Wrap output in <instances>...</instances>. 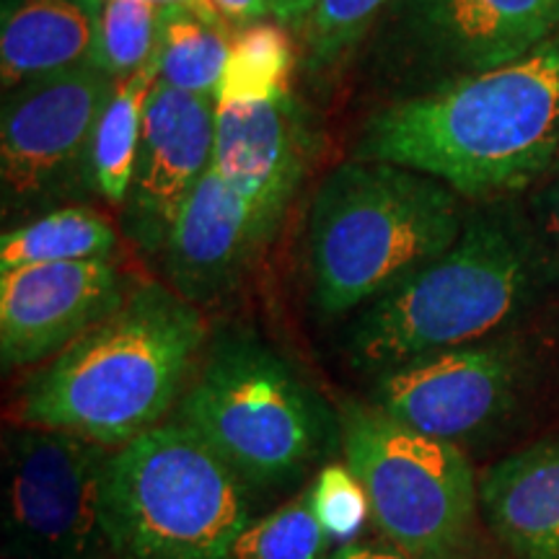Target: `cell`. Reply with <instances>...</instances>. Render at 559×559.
<instances>
[{"label": "cell", "mask_w": 559, "mask_h": 559, "mask_svg": "<svg viewBox=\"0 0 559 559\" xmlns=\"http://www.w3.org/2000/svg\"><path fill=\"white\" fill-rule=\"evenodd\" d=\"M557 156L559 29L519 60L379 109L355 145V158L423 171L464 200L526 190Z\"/></svg>", "instance_id": "obj_1"}, {"label": "cell", "mask_w": 559, "mask_h": 559, "mask_svg": "<svg viewBox=\"0 0 559 559\" xmlns=\"http://www.w3.org/2000/svg\"><path fill=\"white\" fill-rule=\"evenodd\" d=\"M205 340L200 306L160 283L138 285L29 376L13 419L122 449L177 409Z\"/></svg>", "instance_id": "obj_2"}, {"label": "cell", "mask_w": 559, "mask_h": 559, "mask_svg": "<svg viewBox=\"0 0 559 559\" xmlns=\"http://www.w3.org/2000/svg\"><path fill=\"white\" fill-rule=\"evenodd\" d=\"M544 243L500 213H474L436 260L368 304L347 330L349 366L379 376L425 355L492 337L534 304Z\"/></svg>", "instance_id": "obj_3"}, {"label": "cell", "mask_w": 559, "mask_h": 559, "mask_svg": "<svg viewBox=\"0 0 559 559\" xmlns=\"http://www.w3.org/2000/svg\"><path fill=\"white\" fill-rule=\"evenodd\" d=\"M428 174L353 158L326 174L309 213L311 304L324 319L366 309L459 239L469 213Z\"/></svg>", "instance_id": "obj_4"}, {"label": "cell", "mask_w": 559, "mask_h": 559, "mask_svg": "<svg viewBox=\"0 0 559 559\" xmlns=\"http://www.w3.org/2000/svg\"><path fill=\"white\" fill-rule=\"evenodd\" d=\"M181 425L251 489H290L330 451L334 419L280 355L228 337L207 349L177 404Z\"/></svg>", "instance_id": "obj_5"}, {"label": "cell", "mask_w": 559, "mask_h": 559, "mask_svg": "<svg viewBox=\"0 0 559 559\" xmlns=\"http://www.w3.org/2000/svg\"><path fill=\"white\" fill-rule=\"evenodd\" d=\"M251 489L177 417L115 449L104 485L111 559H230Z\"/></svg>", "instance_id": "obj_6"}, {"label": "cell", "mask_w": 559, "mask_h": 559, "mask_svg": "<svg viewBox=\"0 0 559 559\" xmlns=\"http://www.w3.org/2000/svg\"><path fill=\"white\" fill-rule=\"evenodd\" d=\"M340 436L389 547L407 559L474 557L479 479L464 449L423 436L370 402L342 407Z\"/></svg>", "instance_id": "obj_7"}, {"label": "cell", "mask_w": 559, "mask_h": 559, "mask_svg": "<svg viewBox=\"0 0 559 559\" xmlns=\"http://www.w3.org/2000/svg\"><path fill=\"white\" fill-rule=\"evenodd\" d=\"M290 70L293 47L280 24L243 26L215 96L213 164L254 213L264 239L275 234L304 171L306 132Z\"/></svg>", "instance_id": "obj_8"}, {"label": "cell", "mask_w": 559, "mask_h": 559, "mask_svg": "<svg viewBox=\"0 0 559 559\" xmlns=\"http://www.w3.org/2000/svg\"><path fill=\"white\" fill-rule=\"evenodd\" d=\"M115 449L66 430L3 438V534L13 559H111L104 485Z\"/></svg>", "instance_id": "obj_9"}, {"label": "cell", "mask_w": 559, "mask_h": 559, "mask_svg": "<svg viewBox=\"0 0 559 559\" xmlns=\"http://www.w3.org/2000/svg\"><path fill=\"white\" fill-rule=\"evenodd\" d=\"M534 389L528 347L515 337H487L379 376L370 404L423 436L466 449L506 432Z\"/></svg>", "instance_id": "obj_10"}, {"label": "cell", "mask_w": 559, "mask_h": 559, "mask_svg": "<svg viewBox=\"0 0 559 559\" xmlns=\"http://www.w3.org/2000/svg\"><path fill=\"white\" fill-rule=\"evenodd\" d=\"M386 19L383 60L432 88L536 50L559 29V0H394Z\"/></svg>", "instance_id": "obj_11"}, {"label": "cell", "mask_w": 559, "mask_h": 559, "mask_svg": "<svg viewBox=\"0 0 559 559\" xmlns=\"http://www.w3.org/2000/svg\"><path fill=\"white\" fill-rule=\"evenodd\" d=\"M115 86V79L86 62L5 91L0 115L5 200L50 192L73 169L88 164L96 122Z\"/></svg>", "instance_id": "obj_12"}, {"label": "cell", "mask_w": 559, "mask_h": 559, "mask_svg": "<svg viewBox=\"0 0 559 559\" xmlns=\"http://www.w3.org/2000/svg\"><path fill=\"white\" fill-rule=\"evenodd\" d=\"M111 260L26 264L0 272L3 370L52 360L128 298Z\"/></svg>", "instance_id": "obj_13"}, {"label": "cell", "mask_w": 559, "mask_h": 559, "mask_svg": "<svg viewBox=\"0 0 559 559\" xmlns=\"http://www.w3.org/2000/svg\"><path fill=\"white\" fill-rule=\"evenodd\" d=\"M215 156V99L156 83L145 107L124 228L143 251L160 254L181 205Z\"/></svg>", "instance_id": "obj_14"}, {"label": "cell", "mask_w": 559, "mask_h": 559, "mask_svg": "<svg viewBox=\"0 0 559 559\" xmlns=\"http://www.w3.org/2000/svg\"><path fill=\"white\" fill-rule=\"evenodd\" d=\"M264 241L247 202L230 190L218 166L210 164L181 205L158 257L169 288L202 306L236 288Z\"/></svg>", "instance_id": "obj_15"}, {"label": "cell", "mask_w": 559, "mask_h": 559, "mask_svg": "<svg viewBox=\"0 0 559 559\" xmlns=\"http://www.w3.org/2000/svg\"><path fill=\"white\" fill-rule=\"evenodd\" d=\"M479 506L510 559H559V436L489 466Z\"/></svg>", "instance_id": "obj_16"}, {"label": "cell", "mask_w": 559, "mask_h": 559, "mask_svg": "<svg viewBox=\"0 0 559 559\" xmlns=\"http://www.w3.org/2000/svg\"><path fill=\"white\" fill-rule=\"evenodd\" d=\"M104 0H3V88L94 62Z\"/></svg>", "instance_id": "obj_17"}, {"label": "cell", "mask_w": 559, "mask_h": 559, "mask_svg": "<svg viewBox=\"0 0 559 559\" xmlns=\"http://www.w3.org/2000/svg\"><path fill=\"white\" fill-rule=\"evenodd\" d=\"M158 83V52L138 73L117 81L91 140L88 171L96 192L115 205L128 200L135 158L143 138L145 107Z\"/></svg>", "instance_id": "obj_18"}, {"label": "cell", "mask_w": 559, "mask_h": 559, "mask_svg": "<svg viewBox=\"0 0 559 559\" xmlns=\"http://www.w3.org/2000/svg\"><path fill=\"white\" fill-rule=\"evenodd\" d=\"M117 234L102 213L88 207H62L5 230L0 239V272L26 264L111 260Z\"/></svg>", "instance_id": "obj_19"}, {"label": "cell", "mask_w": 559, "mask_h": 559, "mask_svg": "<svg viewBox=\"0 0 559 559\" xmlns=\"http://www.w3.org/2000/svg\"><path fill=\"white\" fill-rule=\"evenodd\" d=\"M230 45L226 24L198 16L187 9H166L158 41V81L185 94L218 96Z\"/></svg>", "instance_id": "obj_20"}, {"label": "cell", "mask_w": 559, "mask_h": 559, "mask_svg": "<svg viewBox=\"0 0 559 559\" xmlns=\"http://www.w3.org/2000/svg\"><path fill=\"white\" fill-rule=\"evenodd\" d=\"M394 0H317L304 19V68L319 75L337 70Z\"/></svg>", "instance_id": "obj_21"}, {"label": "cell", "mask_w": 559, "mask_h": 559, "mask_svg": "<svg viewBox=\"0 0 559 559\" xmlns=\"http://www.w3.org/2000/svg\"><path fill=\"white\" fill-rule=\"evenodd\" d=\"M166 9L140 0H104L94 66L122 81L156 58Z\"/></svg>", "instance_id": "obj_22"}, {"label": "cell", "mask_w": 559, "mask_h": 559, "mask_svg": "<svg viewBox=\"0 0 559 559\" xmlns=\"http://www.w3.org/2000/svg\"><path fill=\"white\" fill-rule=\"evenodd\" d=\"M330 544L332 536L319 521L306 487L288 506L251 521L241 531L230 559H321Z\"/></svg>", "instance_id": "obj_23"}, {"label": "cell", "mask_w": 559, "mask_h": 559, "mask_svg": "<svg viewBox=\"0 0 559 559\" xmlns=\"http://www.w3.org/2000/svg\"><path fill=\"white\" fill-rule=\"evenodd\" d=\"M313 510L324 523L332 542L349 544L370 519L366 487L347 464L321 466L317 479L309 485Z\"/></svg>", "instance_id": "obj_24"}, {"label": "cell", "mask_w": 559, "mask_h": 559, "mask_svg": "<svg viewBox=\"0 0 559 559\" xmlns=\"http://www.w3.org/2000/svg\"><path fill=\"white\" fill-rule=\"evenodd\" d=\"M536 218H539L544 241L559 257V156L544 174V187L536 198Z\"/></svg>", "instance_id": "obj_25"}, {"label": "cell", "mask_w": 559, "mask_h": 559, "mask_svg": "<svg viewBox=\"0 0 559 559\" xmlns=\"http://www.w3.org/2000/svg\"><path fill=\"white\" fill-rule=\"evenodd\" d=\"M213 5L226 24H239L241 29L272 19L270 0H213Z\"/></svg>", "instance_id": "obj_26"}, {"label": "cell", "mask_w": 559, "mask_h": 559, "mask_svg": "<svg viewBox=\"0 0 559 559\" xmlns=\"http://www.w3.org/2000/svg\"><path fill=\"white\" fill-rule=\"evenodd\" d=\"M317 0H270L272 21L280 26H300Z\"/></svg>", "instance_id": "obj_27"}, {"label": "cell", "mask_w": 559, "mask_h": 559, "mask_svg": "<svg viewBox=\"0 0 559 559\" xmlns=\"http://www.w3.org/2000/svg\"><path fill=\"white\" fill-rule=\"evenodd\" d=\"M321 559H407L404 555H400L394 547H373V544H355L349 542L345 547H340L332 555L321 557Z\"/></svg>", "instance_id": "obj_28"}, {"label": "cell", "mask_w": 559, "mask_h": 559, "mask_svg": "<svg viewBox=\"0 0 559 559\" xmlns=\"http://www.w3.org/2000/svg\"><path fill=\"white\" fill-rule=\"evenodd\" d=\"M140 3H151L158 5V9H187L198 16L213 21V24H226L218 9L213 5V0H140Z\"/></svg>", "instance_id": "obj_29"}, {"label": "cell", "mask_w": 559, "mask_h": 559, "mask_svg": "<svg viewBox=\"0 0 559 559\" xmlns=\"http://www.w3.org/2000/svg\"><path fill=\"white\" fill-rule=\"evenodd\" d=\"M469 559H498V557H477V555H474V557H469Z\"/></svg>", "instance_id": "obj_30"}]
</instances>
